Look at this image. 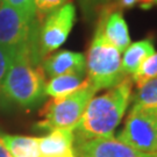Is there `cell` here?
Returning a JSON list of instances; mask_svg holds the SVG:
<instances>
[{
    "label": "cell",
    "mask_w": 157,
    "mask_h": 157,
    "mask_svg": "<svg viewBox=\"0 0 157 157\" xmlns=\"http://www.w3.org/2000/svg\"><path fill=\"white\" fill-rule=\"evenodd\" d=\"M132 78L126 76L105 93L93 97L73 129L75 142L113 136L132 100Z\"/></svg>",
    "instance_id": "obj_1"
},
{
    "label": "cell",
    "mask_w": 157,
    "mask_h": 157,
    "mask_svg": "<svg viewBox=\"0 0 157 157\" xmlns=\"http://www.w3.org/2000/svg\"><path fill=\"white\" fill-rule=\"evenodd\" d=\"M29 43L17 51L4 83V95L22 107H32L45 95V75L36 67Z\"/></svg>",
    "instance_id": "obj_2"
},
{
    "label": "cell",
    "mask_w": 157,
    "mask_h": 157,
    "mask_svg": "<svg viewBox=\"0 0 157 157\" xmlns=\"http://www.w3.org/2000/svg\"><path fill=\"white\" fill-rule=\"evenodd\" d=\"M85 58L86 77L97 92L111 89L126 77L121 65V52L107 41L99 25Z\"/></svg>",
    "instance_id": "obj_3"
},
{
    "label": "cell",
    "mask_w": 157,
    "mask_h": 157,
    "mask_svg": "<svg viewBox=\"0 0 157 157\" xmlns=\"http://www.w3.org/2000/svg\"><path fill=\"white\" fill-rule=\"evenodd\" d=\"M97 91L90 85L65 97L52 98L41 111L43 120L37 124L42 129H75L80 120L89 101Z\"/></svg>",
    "instance_id": "obj_4"
},
{
    "label": "cell",
    "mask_w": 157,
    "mask_h": 157,
    "mask_svg": "<svg viewBox=\"0 0 157 157\" xmlns=\"http://www.w3.org/2000/svg\"><path fill=\"white\" fill-rule=\"evenodd\" d=\"M118 139L142 154L157 156V111H130Z\"/></svg>",
    "instance_id": "obj_5"
},
{
    "label": "cell",
    "mask_w": 157,
    "mask_h": 157,
    "mask_svg": "<svg viewBox=\"0 0 157 157\" xmlns=\"http://www.w3.org/2000/svg\"><path fill=\"white\" fill-rule=\"evenodd\" d=\"M76 22V8L67 2L50 12L44 17L39 33V51L42 56H48L57 50L67 41Z\"/></svg>",
    "instance_id": "obj_6"
},
{
    "label": "cell",
    "mask_w": 157,
    "mask_h": 157,
    "mask_svg": "<svg viewBox=\"0 0 157 157\" xmlns=\"http://www.w3.org/2000/svg\"><path fill=\"white\" fill-rule=\"evenodd\" d=\"M32 22L22 13L0 1V47L17 54L30 43Z\"/></svg>",
    "instance_id": "obj_7"
},
{
    "label": "cell",
    "mask_w": 157,
    "mask_h": 157,
    "mask_svg": "<svg viewBox=\"0 0 157 157\" xmlns=\"http://www.w3.org/2000/svg\"><path fill=\"white\" fill-rule=\"evenodd\" d=\"M76 157H152L137 151L118 137H97L75 142Z\"/></svg>",
    "instance_id": "obj_8"
},
{
    "label": "cell",
    "mask_w": 157,
    "mask_h": 157,
    "mask_svg": "<svg viewBox=\"0 0 157 157\" xmlns=\"http://www.w3.org/2000/svg\"><path fill=\"white\" fill-rule=\"evenodd\" d=\"M98 25L101 27L107 41L114 45L121 54L132 43L128 26L122 15V12L115 5H107L102 7L98 19Z\"/></svg>",
    "instance_id": "obj_9"
},
{
    "label": "cell",
    "mask_w": 157,
    "mask_h": 157,
    "mask_svg": "<svg viewBox=\"0 0 157 157\" xmlns=\"http://www.w3.org/2000/svg\"><path fill=\"white\" fill-rule=\"evenodd\" d=\"M45 76L50 78L69 75V73H86V58L82 52L70 50H61L54 55L45 57L42 64Z\"/></svg>",
    "instance_id": "obj_10"
},
{
    "label": "cell",
    "mask_w": 157,
    "mask_h": 157,
    "mask_svg": "<svg viewBox=\"0 0 157 157\" xmlns=\"http://www.w3.org/2000/svg\"><path fill=\"white\" fill-rule=\"evenodd\" d=\"M73 129H52L49 134L39 137L41 157H65L73 152Z\"/></svg>",
    "instance_id": "obj_11"
},
{
    "label": "cell",
    "mask_w": 157,
    "mask_h": 157,
    "mask_svg": "<svg viewBox=\"0 0 157 157\" xmlns=\"http://www.w3.org/2000/svg\"><path fill=\"white\" fill-rule=\"evenodd\" d=\"M90 85V82L85 75L82 73H69L61 75L50 78L45 83L44 93L51 98L65 97Z\"/></svg>",
    "instance_id": "obj_12"
},
{
    "label": "cell",
    "mask_w": 157,
    "mask_h": 157,
    "mask_svg": "<svg viewBox=\"0 0 157 157\" xmlns=\"http://www.w3.org/2000/svg\"><path fill=\"white\" fill-rule=\"evenodd\" d=\"M155 52V45L151 39H144L130 43L124 51V57H121L122 71L126 76L132 77L142 63Z\"/></svg>",
    "instance_id": "obj_13"
},
{
    "label": "cell",
    "mask_w": 157,
    "mask_h": 157,
    "mask_svg": "<svg viewBox=\"0 0 157 157\" xmlns=\"http://www.w3.org/2000/svg\"><path fill=\"white\" fill-rule=\"evenodd\" d=\"M2 139L12 157H41L39 137L2 134Z\"/></svg>",
    "instance_id": "obj_14"
},
{
    "label": "cell",
    "mask_w": 157,
    "mask_h": 157,
    "mask_svg": "<svg viewBox=\"0 0 157 157\" xmlns=\"http://www.w3.org/2000/svg\"><path fill=\"white\" fill-rule=\"evenodd\" d=\"M130 111H157V77L137 87Z\"/></svg>",
    "instance_id": "obj_15"
},
{
    "label": "cell",
    "mask_w": 157,
    "mask_h": 157,
    "mask_svg": "<svg viewBox=\"0 0 157 157\" xmlns=\"http://www.w3.org/2000/svg\"><path fill=\"white\" fill-rule=\"evenodd\" d=\"M157 77V52L155 51L151 56H149L142 65L139 67V70L130 77L132 82L135 83L136 87H140L146 82L154 79Z\"/></svg>",
    "instance_id": "obj_16"
},
{
    "label": "cell",
    "mask_w": 157,
    "mask_h": 157,
    "mask_svg": "<svg viewBox=\"0 0 157 157\" xmlns=\"http://www.w3.org/2000/svg\"><path fill=\"white\" fill-rule=\"evenodd\" d=\"M70 0H34L35 4V17L39 20L44 19L50 12L55 11L56 8L63 6Z\"/></svg>",
    "instance_id": "obj_17"
},
{
    "label": "cell",
    "mask_w": 157,
    "mask_h": 157,
    "mask_svg": "<svg viewBox=\"0 0 157 157\" xmlns=\"http://www.w3.org/2000/svg\"><path fill=\"white\" fill-rule=\"evenodd\" d=\"M15 54L0 47V97L4 95V83Z\"/></svg>",
    "instance_id": "obj_18"
},
{
    "label": "cell",
    "mask_w": 157,
    "mask_h": 157,
    "mask_svg": "<svg viewBox=\"0 0 157 157\" xmlns=\"http://www.w3.org/2000/svg\"><path fill=\"white\" fill-rule=\"evenodd\" d=\"M8 5L14 7L17 11L22 13L30 21H34L35 17V4L34 0H4Z\"/></svg>",
    "instance_id": "obj_19"
},
{
    "label": "cell",
    "mask_w": 157,
    "mask_h": 157,
    "mask_svg": "<svg viewBox=\"0 0 157 157\" xmlns=\"http://www.w3.org/2000/svg\"><path fill=\"white\" fill-rule=\"evenodd\" d=\"M82 5L84 7V10L86 12H91L93 8H97L99 5H101L102 0H80Z\"/></svg>",
    "instance_id": "obj_20"
},
{
    "label": "cell",
    "mask_w": 157,
    "mask_h": 157,
    "mask_svg": "<svg viewBox=\"0 0 157 157\" xmlns=\"http://www.w3.org/2000/svg\"><path fill=\"white\" fill-rule=\"evenodd\" d=\"M0 157H12L5 146V142L2 139V134H0Z\"/></svg>",
    "instance_id": "obj_21"
},
{
    "label": "cell",
    "mask_w": 157,
    "mask_h": 157,
    "mask_svg": "<svg viewBox=\"0 0 157 157\" xmlns=\"http://www.w3.org/2000/svg\"><path fill=\"white\" fill-rule=\"evenodd\" d=\"M154 5V0H142V5L141 7H144V8H149Z\"/></svg>",
    "instance_id": "obj_22"
},
{
    "label": "cell",
    "mask_w": 157,
    "mask_h": 157,
    "mask_svg": "<svg viewBox=\"0 0 157 157\" xmlns=\"http://www.w3.org/2000/svg\"><path fill=\"white\" fill-rule=\"evenodd\" d=\"M65 157H76V155H75V152H71V154H69V155H67Z\"/></svg>",
    "instance_id": "obj_23"
},
{
    "label": "cell",
    "mask_w": 157,
    "mask_h": 157,
    "mask_svg": "<svg viewBox=\"0 0 157 157\" xmlns=\"http://www.w3.org/2000/svg\"><path fill=\"white\" fill-rule=\"evenodd\" d=\"M154 4H157V0H154Z\"/></svg>",
    "instance_id": "obj_24"
},
{
    "label": "cell",
    "mask_w": 157,
    "mask_h": 157,
    "mask_svg": "<svg viewBox=\"0 0 157 157\" xmlns=\"http://www.w3.org/2000/svg\"><path fill=\"white\" fill-rule=\"evenodd\" d=\"M155 157H157V156H155Z\"/></svg>",
    "instance_id": "obj_25"
},
{
    "label": "cell",
    "mask_w": 157,
    "mask_h": 157,
    "mask_svg": "<svg viewBox=\"0 0 157 157\" xmlns=\"http://www.w3.org/2000/svg\"><path fill=\"white\" fill-rule=\"evenodd\" d=\"M0 1H1V0H0Z\"/></svg>",
    "instance_id": "obj_26"
}]
</instances>
